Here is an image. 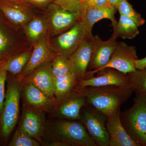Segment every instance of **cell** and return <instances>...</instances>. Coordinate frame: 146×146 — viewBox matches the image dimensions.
Wrapping results in <instances>:
<instances>
[{
    "label": "cell",
    "mask_w": 146,
    "mask_h": 146,
    "mask_svg": "<svg viewBox=\"0 0 146 146\" xmlns=\"http://www.w3.org/2000/svg\"><path fill=\"white\" fill-rule=\"evenodd\" d=\"M82 3V9L87 6L96 7H104L110 6L108 0H80Z\"/></svg>",
    "instance_id": "29"
},
{
    "label": "cell",
    "mask_w": 146,
    "mask_h": 146,
    "mask_svg": "<svg viewBox=\"0 0 146 146\" xmlns=\"http://www.w3.org/2000/svg\"><path fill=\"white\" fill-rule=\"evenodd\" d=\"M117 38L112 35L109 39L103 41L98 35L94 36L93 52L88 68L89 70L84 78L94 76L108 63L117 46Z\"/></svg>",
    "instance_id": "6"
},
{
    "label": "cell",
    "mask_w": 146,
    "mask_h": 146,
    "mask_svg": "<svg viewBox=\"0 0 146 146\" xmlns=\"http://www.w3.org/2000/svg\"><path fill=\"white\" fill-rule=\"evenodd\" d=\"M128 134L141 146H146V95L136 94L132 106L120 113Z\"/></svg>",
    "instance_id": "2"
},
{
    "label": "cell",
    "mask_w": 146,
    "mask_h": 146,
    "mask_svg": "<svg viewBox=\"0 0 146 146\" xmlns=\"http://www.w3.org/2000/svg\"><path fill=\"white\" fill-rule=\"evenodd\" d=\"M61 101L58 116L63 119L79 121L81 110L87 104L86 96L81 90L76 87Z\"/></svg>",
    "instance_id": "10"
},
{
    "label": "cell",
    "mask_w": 146,
    "mask_h": 146,
    "mask_svg": "<svg viewBox=\"0 0 146 146\" xmlns=\"http://www.w3.org/2000/svg\"><path fill=\"white\" fill-rule=\"evenodd\" d=\"M21 89V83L18 80L8 82L1 116V130L5 138L10 135L18 121Z\"/></svg>",
    "instance_id": "4"
},
{
    "label": "cell",
    "mask_w": 146,
    "mask_h": 146,
    "mask_svg": "<svg viewBox=\"0 0 146 146\" xmlns=\"http://www.w3.org/2000/svg\"><path fill=\"white\" fill-rule=\"evenodd\" d=\"M80 18V13L62 9L55 11L52 17V23L55 30H62L75 23Z\"/></svg>",
    "instance_id": "20"
},
{
    "label": "cell",
    "mask_w": 146,
    "mask_h": 146,
    "mask_svg": "<svg viewBox=\"0 0 146 146\" xmlns=\"http://www.w3.org/2000/svg\"><path fill=\"white\" fill-rule=\"evenodd\" d=\"M54 96L59 100L64 98L77 86L79 80L74 73L54 78Z\"/></svg>",
    "instance_id": "18"
},
{
    "label": "cell",
    "mask_w": 146,
    "mask_h": 146,
    "mask_svg": "<svg viewBox=\"0 0 146 146\" xmlns=\"http://www.w3.org/2000/svg\"><path fill=\"white\" fill-rule=\"evenodd\" d=\"M51 69L54 78L70 73H74L69 59L60 56L56 58L54 60Z\"/></svg>",
    "instance_id": "25"
},
{
    "label": "cell",
    "mask_w": 146,
    "mask_h": 146,
    "mask_svg": "<svg viewBox=\"0 0 146 146\" xmlns=\"http://www.w3.org/2000/svg\"><path fill=\"white\" fill-rule=\"evenodd\" d=\"M31 54L29 52H25L9 58L4 65L6 70L14 75L20 74L28 62Z\"/></svg>",
    "instance_id": "23"
},
{
    "label": "cell",
    "mask_w": 146,
    "mask_h": 146,
    "mask_svg": "<svg viewBox=\"0 0 146 146\" xmlns=\"http://www.w3.org/2000/svg\"><path fill=\"white\" fill-rule=\"evenodd\" d=\"M52 131L58 145L96 146L84 126L78 120L63 119L55 123Z\"/></svg>",
    "instance_id": "3"
},
{
    "label": "cell",
    "mask_w": 146,
    "mask_h": 146,
    "mask_svg": "<svg viewBox=\"0 0 146 146\" xmlns=\"http://www.w3.org/2000/svg\"><path fill=\"white\" fill-rule=\"evenodd\" d=\"M79 89L86 96L87 103L107 117L121 110L122 105L134 93L130 84L126 86L86 87Z\"/></svg>",
    "instance_id": "1"
},
{
    "label": "cell",
    "mask_w": 146,
    "mask_h": 146,
    "mask_svg": "<svg viewBox=\"0 0 146 146\" xmlns=\"http://www.w3.org/2000/svg\"><path fill=\"white\" fill-rule=\"evenodd\" d=\"M120 1L121 0H108V2H109V4L110 5L116 8Z\"/></svg>",
    "instance_id": "32"
},
{
    "label": "cell",
    "mask_w": 146,
    "mask_h": 146,
    "mask_svg": "<svg viewBox=\"0 0 146 146\" xmlns=\"http://www.w3.org/2000/svg\"><path fill=\"white\" fill-rule=\"evenodd\" d=\"M121 110L107 117L106 127L109 136V146H141L129 136L123 126Z\"/></svg>",
    "instance_id": "12"
},
{
    "label": "cell",
    "mask_w": 146,
    "mask_h": 146,
    "mask_svg": "<svg viewBox=\"0 0 146 146\" xmlns=\"http://www.w3.org/2000/svg\"><path fill=\"white\" fill-rule=\"evenodd\" d=\"M138 27L130 18L120 15L119 21L113 27V35L123 39H132L139 34Z\"/></svg>",
    "instance_id": "19"
},
{
    "label": "cell",
    "mask_w": 146,
    "mask_h": 146,
    "mask_svg": "<svg viewBox=\"0 0 146 146\" xmlns=\"http://www.w3.org/2000/svg\"><path fill=\"white\" fill-rule=\"evenodd\" d=\"M9 44V41L8 38L0 29V58L7 50Z\"/></svg>",
    "instance_id": "30"
},
{
    "label": "cell",
    "mask_w": 146,
    "mask_h": 146,
    "mask_svg": "<svg viewBox=\"0 0 146 146\" xmlns=\"http://www.w3.org/2000/svg\"><path fill=\"white\" fill-rule=\"evenodd\" d=\"M116 8L120 15L130 18L136 23L138 27L142 26L145 24V19L133 8L127 0H121Z\"/></svg>",
    "instance_id": "24"
},
{
    "label": "cell",
    "mask_w": 146,
    "mask_h": 146,
    "mask_svg": "<svg viewBox=\"0 0 146 146\" xmlns=\"http://www.w3.org/2000/svg\"><path fill=\"white\" fill-rule=\"evenodd\" d=\"M24 95L29 104L38 110H47L52 105V99L31 84H26Z\"/></svg>",
    "instance_id": "17"
},
{
    "label": "cell",
    "mask_w": 146,
    "mask_h": 146,
    "mask_svg": "<svg viewBox=\"0 0 146 146\" xmlns=\"http://www.w3.org/2000/svg\"><path fill=\"white\" fill-rule=\"evenodd\" d=\"M129 84L134 93L146 95V68L127 74Z\"/></svg>",
    "instance_id": "21"
},
{
    "label": "cell",
    "mask_w": 146,
    "mask_h": 146,
    "mask_svg": "<svg viewBox=\"0 0 146 146\" xmlns=\"http://www.w3.org/2000/svg\"><path fill=\"white\" fill-rule=\"evenodd\" d=\"M10 146H39V144L33 138L29 136L19 128L14 133L9 144Z\"/></svg>",
    "instance_id": "26"
},
{
    "label": "cell",
    "mask_w": 146,
    "mask_h": 146,
    "mask_svg": "<svg viewBox=\"0 0 146 146\" xmlns=\"http://www.w3.org/2000/svg\"><path fill=\"white\" fill-rule=\"evenodd\" d=\"M135 65L136 70H142L146 68V56L142 59L135 60Z\"/></svg>",
    "instance_id": "31"
},
{
    "label": "cell",
    "mask_w": 146,
    "mask_h": 146,
    "mask_svg": "<svg viewBox=\"0 0 146 146\" xmlns=\"http://www.w3.org/2000/svg\"><path fill=\"white\" fill-rule=\"evenodd\" d=\"M26 84L30 83L53 99L54 96L55 80L51 67L46 66L37 70L25 79Z\"/></svg>",
    "instance_id": "14"
},
{
    "label": "cell",
    "mask_w": 146,
    "mask_h": 146,
    "mask_svg": "<svg viewBox=\"0 0 146 146\" xmlns=\"http://www.w3.org/2000/svg\"><path fill=\"white\" fill-rule=\"evenodd\" d=\"M94 75L79 80L77 88L129 85L127 74L112 68H105Z\"/></svg>",
    "instance_id": "9"
},
{
    "label": "cell",
    "mask_w": 146,
    "mask_h": 146,
    "mask_svg": "<svg viewBox=\"0 0 146 146\" xmlns=\"http://www.w3.org/2000/svg\"><path fill=\"white\" fill-rule=\"evenodd\" d=\"M94 43V36L91 35L88 36L69 59L74 73L79 80L84 78L87 72Z\"/></svg>",
    "instance_id": "11"
},
{
    "label": "cell",
    "mask_w": 146,
    "mask_h": 146,
    "mask_svg": "<svg viewBox=\"0 0 146 146\" xmlns=\"http://www.w3.org/2000/svg\"><path fill=\"white\" fill-rule=\"evenodd\" d=\"M44 31V24L39 19H35L32 21L28 26V33L30 38L33 40L37 39L42 34Z\"/></svg>",
    "instance_id": "27"
},
{
    "label": "cell",
    "mask_w": 146,
    "mask_h": 146,
    "mask_svg": "<svg viewBox=\"0 0 146 146\" xmlns=\"http://www.w3.org/2000/svg\"><path fill=\"white\" fill-rule=\"evenodd\" d=\"M46 1L47 0H34L35 1L38 3L44 2Z\"/></svg>",
    "instance_id": "33"
},
{
    "label": "cell",
    "mask_w": 146,
    "mask_h": 146,
    "mask_svg": "<svg viewBox=\"0 0 146 146\" xmlns=\"http://www.w3.org/2000/svg\"><path fill=\"white\" fill-rule=\"evenodd\" d=\"M92 34V31L81 20L76 22L70 29L58 38V44L62 52L60 56L69 58L82 43Z\"/></svg>",
    "instance_id": "8"
},
{
    "label": "cell",
    "mask_w": 146,
    "mask_h": 146,
    "mask_svg": "<svg viewBox=\"0 0 146 146\" xmlns=\"http://www.w3.org/2000/svg\"><path fill=\"white\" fill-rule=\"evenodd\" d=\"M107 117L91 105L86 104L81 110L79 121L84 126L96 146H109Z\"/></svg>",
    "instance_id": "5"
},
{
    "label": "cell",
    "mask_w": 146,
    "mask_h": 146,
    "mask_svg": "<svg viewBox=\"0 0 146 146\" xmlns=\"http://www.w3.org/2000/svg\"><path fill=\"white\" fill-rule=\"evenodd\" d=\"M0 9L9 20L15 23L23 24L27 21L28 16L25 11L9 3L0 2Z\"/></svg>",
    "instance_id": "22"
},
{
    "label": "cell",
    "mask_w": 146,
    "mask_h": 146,
    "mask_svg": "<svg viewBox=\"0 0 146 146\" xmlns=\"http://www.w3.org/2000/svg\"><path fill=\"white\" fill-rule=\"evenodd\" d=\"M33 1H34V0H33Z\"/></svg>",
    "instance_id": "34"
},
{
    "label": "cell",
    "mask_w": 146,
    "mask_h": 146,
    "mask_svg": "<svg viewBox=\"0 0 146 146\" xmlns=\"http://www.w3.org/2000/svg\"><path fill=\"white\" fill-rule=\"evenodd\" d=\"M116 9L111 5L104 7H85L80 11V20L91 31L95 24L103 19L110 20L114 27L117 22L115 17Z\"/></svg>",
    "instance_id": "13"
},
{
    "label": "cell",
    "mask_w": 146,
    "mask_h": 146,
    "mask_svg": "<svg viewBox=\"0 0 146 146\" xmlns=\"http://www.w3.org/2000/svg\"><path fill=\"white\" fill-rule=\"evenodd\" d=\"M4 65L0 67V116L2 113L5 98V84L7 79V71L5 68Z\"/></svg>",
    "instance_id": "28"
},
{
    "label": "cell",
    "mask_w": 146,
    "mask_h": 146,
    "mask_svg": "<svg viewBox=\"0 0 146 146\" xmlns=\"http://www.w3.org/2000/svg\"><path fill=\"white\" fill-rule=\"evenodd\" d=\"M138 59L136 47L128 46L125 42H118L109 62L99 71L110 68L127 74L136 70L135 61Z\"/></svg>",
    "instance_id": "7"
},
{
    "label": "cell",
    "mask_w": 146,
    "mask_h": 146,
    "mask_svg": "<svg viewBox=\"0 0 146 146\" xmlns=\"http://www.w3.org/2000/svg\"><path fill=\"white\" fill-rule=\"evenodd\" d=\"M49 57V50L46 44L44 41H39L35 45L28 62L25 66L21 75L17 80L21 81L25 77L31 74L36 68L46 62Z\"/></svg>",
    "instance_id": "16"
},
{
    "label": "cell",
    "mask_w": 146,
    "mask_h": 146,
    "mask_svg": "<svg viewBox=\"0 0 146 146\" xmlns=\"http://www.w3.org/2000/svg\"><path fill=\"white\" fill-rule=\"evenodd\" d=\"M19 129L32 138H39L44 131V122L39 112L31 109H27Z\"/></svg>",
    "instance_id": "15"
}]
</instances>
